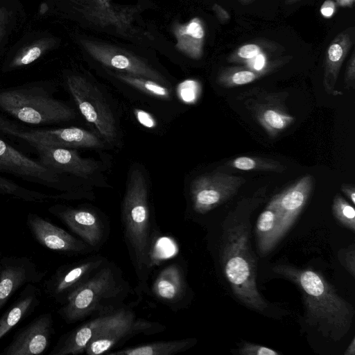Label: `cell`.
<instances>
[{
	"instance_id": "6da1fadb",
	"label": "cell",
	"mask_w": 355,
	"mask_h": 355,
	"mask_svg": "<svg viewBox=\"0 0 355 355\" xmlns=\"http://www.w3.org/2000/svg\"><path fill=\"white\" fill-rule=\"evenodd\" d=\"M266 188L242 198L225 216L219 243L221 268L234 295L245 306L263 312L268 304L257 286V262L250 242V216L266 198Z\"/></svg>"
},
{
	"instance_id": "7a4b0ae2",
	"label": "cell",
	"mask_w": 355,
	"mask_h": 355,
	"mask_svg": "<svg viewBox=\"0 0 355 355\" xmlns=\"http://www.w3.org/2000/svg\"><path fill=\"white\" fill-rule=\"evenodd\" d=\"M272 270L295 284L302 294L305 322L326 338L341 340L353 323L354 309L319 272L289 264Z\"/></svg>"
},
{
	"instance_id": "3957f363",
	"label": "cell",
	"mask_w": 355,
	"mask_h": 355,
	"mask_svg": "<svg viewBox=\"0 0 355 355\" xmlns=\"http://www.w3.org/2000/svg\"><path fill=\"white\" fill-rule=\"evenodd\" d=\"M125 241L141 291H145L151 268L152 229L148 189L143 172L131 170L121 207Z\"/></svg>"
},
{
	"instance_id": "277c9868",
	"label": "cell",
	"mask_w": 355,
	"mask_h": 355,
	"mask_svg": "<svg viewBox=\"0 0 355 355\" xmlns=\"http://www.w3.org/2000/svg\"><path fill=\"white\" fill-rule=\"evenodd\" d=\"M130 291L119 269L107 261L58 309L67 324L115 311Z\"/></svg>"
},
{
	"instance_id": "5b68a950",
	"label": "cell",
	"mask_w": 355,
	"mask_h": 355,
	"mask_svg": "<svg viewBox=\"0 0 355 355\" xmlns=\"http://www.w3.org/2000/svg\"><path fill=\"white\" fill-rule=\"evenodd\" d=\"M0 110L30 125H46L73 120L76 111L54 98L43 85H26L0 89Z\"/></svg>"
},
{
	"instance_id": "8992f818",
	"label": "cell",
	"mask_w": 355,
	"mask_h": 355,
	"mask_svg": "<svg viewBox=\"0 0 355 355\" xmlns=\"http://www.w3.org/2000/svg\"><path fill=\"white\" fill-rule=\"evenodd\" d=\"M0 132L23 140L31 145L50 147L103 148V142L94 134L77 127L27 128L0 116Z\"/></svg>"
},
{
	"instance_id": "52a82bcc",
	"label": "cell",
	"mask_w": 355,
	"mask_h": 355,
	"mask_svg": "<svg viewBox=\"0 0 355 355\" xmlns=\"http://www.w3.org/2000/svg\"><path fill=\"white\" fill-rule=\"evenodd\" d=\"M67 86L84 118L107 141L117 136L116 121L110 107L98 89L84 77L70 75Z\"/></svg>"
},
{
	"instance_id": "ba28073f",
	"label": "cell",
	"mask_w": 355,
	"mask_h": 355,
	"mask_svg": "<svg viewBox=\"0 0 355 355\" xmlns=\"http://www.w3.org/2000/svg\"><path fill=\"white\" fill-rule=\"evenodd\" d=\"M287 92L253 89L241 97L253 118L270 138H275L295 119L285 105Z\"/></svg>"
},
{
	"instance_id": "9c48e42d",
	"label": "cell",
	"mask_w": 355,
	"mask_h": 355,
	"mask_svg": "<svg viewBox=\"0 0 355 355\" xmlns=\"http://www.w3.org/2000/svg\"><path fill=\"white\" fill-rule=\"evenodd\" d=\"M165 327L158 322L137 318L127 307L123 313L98 334L87 346L88 355L106 354L127 339L137 335H151L163 331Z\"/></svg>"
},
{
	"instance_id": "30bf717a",
	"label": "cell",
	"mask_w": 355,
	"mask_h": 355,
	"mask_svg": "<svg viewBox=\"0 0 355 355\" xmlns=\"http://www.w3.org/2000/svg\"><path fill=\"white\" fill-rule=\"evenodd\" d=\"M245 179L223 172L215 171L197 177L190 187L193 210L204 214L235 196Z\"/></svg>"
},
{
	"instance_id": "8fae6325",
	"label": "cell",
	"mask_w": 355,
	"mask_h": 355,
	"mask_svg": "<svg viewBox=\"0 0 355 355\" xmlns=\"http://www.w3.org/2000/svg\"><path fill=\"white\" fill-rule=\"evenodd\" d=\"M107 261L103 256L93 255L61 266L44 282V291L55 302L62 305Z\"/></svg>"
},
{
	"instance_id": "7c38bea8",
	"label": "cell",
	"mask_w": 355,
	"mask_h": 355,
	"mask_svg": "<svg viewBox=\"0 0 355 355\" xmlns=\"http://www.w3.org/2000/svg\"><path fill=\"white\" fill-rule=\"evenodd\" d=\"M81 46L102 64L123 73L144 77L160 84H168L166 79L141 58L135 54L103 42L81 39Z\"/></svg>"
},
{
	"instance_id": "4fadbf2b",
	"label": "cell",
	"mask_w": 355,
	"mask_h": 355,
	"mask_svg": "<svg viewBox=\"0 0 355 355\" xmlns=\"http://www.w3.org/2000/svg\"><path fill=\"white\" fill-rule=\"evenodd\" d=\"M0 172L26 181L55 189H62L59 173L26 156L0 138Z\"/></svg>"
},
{
	"instance_id": "5bb4252c",
	"label": "cell",
	"mask_w": 355,
	"mask_h": 355,
	"mask_svg": "<svg viewBox=\"0 0 355 355\" xmlns=\"http://www.w3.org/2000/svg\"><path fill=\"white\" fill-rule=\"evenodd\" d=\"M26 224L37 242L50 250L69 255L87 254L94 250L80 239L36 214L27 216Z\"/></svg>"
},
{
	"instance_id": "9a60e30c",
	"label": "cell",
	"mask_w": 355,
	"mask_h": 355,
	"mask_svg": "<svg viewBox=\"0 0 355 355\" xmlns=\"http://www.w3.org/2000/svg\"><path fill=\"white\" fill-rule=\"evenodd\" d=\"M49 211L93 250H96L103 244L106 237L107 227L95 211L62 205H53L49 208Z\"/></svg>"
},
{
	"instance_id": "2e32d148",
	"label": "cell",
	"mask_w": 355,
	"mask_h": 355,
	"mask_svg": "<svg viewBox=\"0 0 355 355\" xmlns=\"http://www.w3.org/2000/svg\"><path fill=\"white\" fill-rule=\"evenodd\" d=\"M53 334L52 314L42 313L19 329L0 355L41 354L49 347Z\"/></svg>"
},
{
	"instance_id": "e0dca14e",
	"label": "cell",
	"mask_w": 355,
	"mask_h": 355,
	"mask_svg": "<svg viewBox=\"0 0 355 355\" xmlns=\"http://www.w3.org/2000/svg\"><path fill=\"white\" fill-rule=\"evenodd\" d=\"M313 187L314 178L307 174L271 199L277 208L279 216L278 242L295 223L305 207Z\"/></svg>"
},
{
	"instance_id": "ac0fdd59",
	"label": "cell",
	"mask_w": 355,
	"mask_h": 355,
	"mask_svg": "<svg viewBox=\"0 0 355 355\" xmlns=\"http://www.w3.org/2000/svg\"><path fill=\"white\" fill-rule=\"evenodd\" d=\"M0 310L18 289L40 282L46 274L25 256L3 257L0 258Z\"/></svg>"
},
{
	"instance_id": "d6986e66",
	"label": "cell",
	"mask_w": 355,
	"mask_h": 355,
	"mask_svg": "<svg viewBox=\"0 0 355 355\" xmlns=\"http://www.w3.org/2000/svg\"><path fill=\"white\" fill-rule=\"evenodd\" d=\"M126 307L93 317L61 336L50 355H77L83 354L98 334L116 320Z\"/></svg>"
},
{
	"instance_id": "ffe728a7",
	"label": "cell",
	"mask_w": 355,
	"mask_h": 355,
	"mask_svg": "<svg viewBox=\"0 0 355 355\" xmlns=\"http://www.w3.org/2000/svg\"><path fill=\"white\" fill-rule=\"evenodd\" d=\"M31 146L35 149L40 162L59 173L65 172L80 178H87L98 168V164L96 162L81 157L71 148L50 147L40 144Z\"/></svg>"
},
{
	"instance_id": "44dd1931",
	"label": "cell",
	"mask_w": 355,
	"mask_h": 355,
	"mask_svg": "<svg viewBox=\"0 0 355 355\" xmlns=\"http://www.w3.org/2000/svg\"><path fill=\"white\" fill-rule=\"evenodd\" d=\"M76 8L88 20L100 26H114L121 31L130 27L135 10L119 8L110 0H71Z\"/></svg>"
},
{
	"instance_id": "7402d4cb",
	"label": "cell",
	"mask_w": 355,
	"mask_h": 355,
	"mask_svg": "<svg viewBox=\"0 0 355 355\" xmlns=\"http://www.w3.org/2000/svg\"><path fill=\"white\" fill-rule=\"evenodd\" d=\"M354 27L339 33L328 46L324 65L323 85L329 94H338L335 89L342 64L354 41Z\"/></svg>"
},
{
	"instance_id": "603a6c76",
	"label": "cell",
	"mask_w": 355,
	"mask_h": 355,
	"mask_svg": "<svg viewBox=\"0 0 355 355\" xmlns=\"http://www.w3.org/2000/svg\"><path fill=\"white\" fill-rule=\"evenodd\" d=\"M188 286L182 268L177 263L168 265L155 277L152 291L157 300L167 305H176L183 300Z\"/></svg>"
},
{
	"instance_id": "cb8c5ba5",
	"label": "cell",
	"mask_w": 355,
	"mask_h": 355,
	"mask_svg": "<svg viewBox=\"0 0 355 355\" xmlns=\"http://www.w3.org/2000/svg\"><path fill=\"white\" fill-rule=\"evenodd\" d=\"M172 31L176 40L175 48L187 56L198 60L203 54L205 28L199 17L182 24L175 22Z\"/></svg>"
},
{
	"instance_id": "d4e9b609",
	"label": "cell",
	"mask_w": 355,
	"mask_h": 355,
	"mask_svg": "<svg viewBox=\"0 0 355 355\" xmlns=\"http://www.w3.org/2000/svg\"><path fill=\"white\" fill-rule=\"evenodd\" d=\"M40 302V293L35 284H26L19 296L0 318V340L21 320L29 316Z\"/></svg>"
},
{
	"instance_id": "484cf974",
	"label": "cell",
	"mask_w": 355,
	"mask_h": 355,
	"mask_svg": "<svg viewBox=\"0 0 355 355\" xmlns=\"http://www.w3.org/2000/svg\"><path fill=\"white\" fill-rule=\"evenodd\" d=\"M278 230V212L275 205L270 200L259 216L255 227V235L260 255L268 254L277 245Z\"/></svg>"
},
{
	"instance_id": "4316f807",
	"label": "cell",
	"mask_w": 355,
	"mask_h": 355,
	"mask_svg": "<svg viewBox=\"0 0 355 355\" xmlns=\"http://www.w3.org/2000/svg\"><path fill=\"white\" fill-rule=\"evenodd\" d=\"M196 338H184L168 341H157L128 347L109 355H173L188 350L196 345Z\"/></svg>"
},
{
	"instance_id": "83f0119b",
	"label": "cell",
	"mask_w": 355,
	"mask_h": 355,
	"mask_svg": "<svg viewBox=\"0 0 355 355\" xmlns=\"http://www.w3.org/2000/svg\"><path fill=\"white\" fill-rule=\"evenodd\" d=\"M50 39L37 40L21 49L3 68L4 71L26 67L39 59L53 45Z\"/></svg>"
},
{
	"instance_id": "f1b7e54d",
	"label": "cell",
	"mask_w": 355,
	"mask_h": 355,
	"mask_svg": "<svg viewBox=\"0 0 355 355\" xmlns=\"http://www.w3.org/2000/svg\"><path fill=\"white\" fill-rule=\"evenodd\" d=\"M225 165L241 171L283 173L287 168L275 159L256 156H239Z\"/></svg>"
},
{
	"instance_id": "f546056e",
	"label": "cell",
	"mask_w": 355,
	"mask_h": 355,
	"mask_svg": "<svg viewBox=\"0 0 355 355\" xmlns=\"http://www.w3.org/2000/svg\"><path fill=\"white\" fill-rule=\"evenodd\" d=\"M266 73L254 71L247 67H232L219 73L217 83L223 87H235L252 83Z\"/></svg>"
},
{
	"instance_id": "4dcf8cb0",
	"label": "cell",
	"mask_w": 355,
	"mask_h": 355,
	"mask_svg": "<svg viewBox=\"0 0 355 355\" xmlns=\"http://www.w3.org/2000/svg\"><path fill=\"white\" fill-rule=\"evenodd\" d=\"M114 76L121 81L148 95L163 99H169L171 97V92L166 85L155 80L123 72L115 73Z\"/></svg>"
},
{
	"instance_id": "1f68e13d",
	"label": "cell",
	"mask_w": 355,
	"mask_h": 355,
	"mask_svg": "<svg viewBox=\"0 0 355 355\" xmlns=\"http://www.w3.org/2000/svg\"><path fill=\"white\" fill-rule=\"evenodd\" d=\"M0 195H10L18 199L31 202H44L56 199V195L26 189L0 175Z\"/></svg>"
},
{
	"instance_id": "d6a6232c",
	"label": "cell",
	"mask_w": 355,
	"mask_h": 355,
	"mask_svg": "<svg viewBox=\"0 0 355 355\" xmlns=\"http://www.w3.org/2000/svg\"><path fill=\"white\" fill-rule=\"evenodd\" d=\"M332 213L335 218L345 227L355 232V209L354 205L347 202L340 194L333 200Z\"/></svg>"
},
{
	"instance_id": "836d02e7",
	"label": "cell",
	"mask_w": 355,
	"mask_h": 355,
	"mask_svg": "<svg viewBox=\"0 0 355 355\" xmlns=\"http://www.w3.org/2000/svg\"><path fill=\"white\" fill-rule=\"evenodd\" d=\"M263 51V48L260 44H245L237 48L232 54H230L227 60L230 62L246 63Z\"/></svg>"
},
{
	"instance_id": "e575fe53",
	"label": "cell",
	"mask_w": 355,
	"mask_h": 355,
	"mask_svg": "<svg viewBox=\"0 0 355 355\" xmlns=\"http://www.w3.org/2000/svg\"><path fill=\"white\" fill-rule=\"evenodd\" d=\"M338 258L340 264L352 276L355 277V245L341 249L338 252Z\"/></svg>"
},
{
	"instance_id": "d590c367",
	"label": "cell",
	"mask_w": 355,
	"mask_h": 355,
	"mask_svg": "<svg viewBox=\"0 0 355 355\" xmlns=\"http://www.w3.org/2000/svg\"><path fill=\"white\" fill-rule=\"evenodd\" d=\"M240 355H279L280 352L273 349L257 345L252 343L243 342L238 349Z\"/></svg>"
},
{
	"instance_id": "8d00e7d4",
	"label": "cell",
	"mask_w": 355,
	"mask_h": 355,
	"mask_svg": "<svg viewBox=\"0 0 355 355\" xmlns=\"http://www.w3.org/2000/svg\"><path fill=\"white\" fill-rule=\"evenodd\" d=\"M12 21V12L6 7L0 8V50L10 33ZM1 58V52H0Z\"/></svg>"
},
{
	"instance_id": "74e56055",
	"label": "cell",
	"mask_w": 355,
	"mask_h": 355,
	"mask_svg": "<svg viewBox=\"0 0 355 355\" xmlns=\"http://www.w3.org/2000/svg\"><path fill=\"white\" fill-rule=\"evenodd\" d=\"M245 64L247 67L256 71L267 73L272 69L271 67L268 65L267 57L263 51L256 55Z\"/></svg>"
},
{
	"instance_id": "f35d334b",
	"label": "cell",
	"mask_w": 355,
	"mask_h": 355,
	"mask_svg": "<svg viewBox=\"0 0 355 355\" xmlns=\"http://www.w3.org/2000/svg\"><path fill=\"white\" fill-rule=\"evenodd\" d=\"M345 84L347 89L354 88L355 85V53L352 52L348 61L345 75Z\"/></svg>"
},
{
	"instance_id": "ab89813d",
	"label": "cell",
	"mask_w": 355,
	"mask_h": 355,
	"mask_svg": "<svg viewBox=\"0 0 355 355\" xmlns=\"http://www.w3.org/2000/svg\"><path fill=\"white\" fill-rule=\"evenodd\" d=\"M336 6L334 0H325L320 8L321 15L326 18L332 17L336 12Z\"/></svg>"
},
{
	"instance_id": "60d3db41",
	"label": "cell",
	"mask_w": 355,
	"mask_h": 355,
	"mask_svg": "<svg viewBox=\"0 0 355 355\" xmlns=\"http://www.w3.org/2000/svg\"><path fill=\"white\" fill-rule=\"evenodd\" d=\"M212 10L220 23H227L230 19V13L222 6L218 3H214Z\"/></svg>"
},
{
	"instance_id": "b9f144b4",
	"label": "cell",
	"mask_w": 355,
	"mask_h": 355,
	"mask_svg": "<svg viewBox=\"0 0 355 355\" xmlns=\"http://www.w3.org/2000/svg\"><path fill=\"white\" fill-rule=\"evenodd\" d=\"M341 191L349 198L353 205H355V187L352 184H343Z\"/></svg>"
},
{
	"instance_id": "7bdbcfd3",
	"label": "cell",
	"mask_w": 355,
	"mask_h": 355,
	"mask_svg": "<svg viewBox=\"0 0 355 355\" xmlns=\"http://www.w3.org/2000/svg\"><path fill=\"white\" fill-rule=\"evenodd\" d=\"M336 5L340 7L351 8L353 6L355 0H334Z\"/></svg>"
},
{
	"instance_id": "ee69618b",
	"label": "cell",
	"mask_w": 355,
	"mask_h": 355,
	"mask_svg": "<svg viewBox=\"0 0 355 355\" xmlns=\"http://www.w3.org/2000/svg\"><path fill=\"white\" fill-rule=\"evenodd\" d=\"M344 355H355V339L352 340L349 346L344 352Z\"/></svg>"
},
{
	"instance_id": "f6af8a7d",
	"label": "cell",
	"mask_w": 355,
	"mask_h": 355,
	"mask_svg": "<svg viewBox=\"0 0 355 355\" xmlns=\"http://www.w3.org/2000/svg\"><path fill=\"white\" fill-rule=\"evenodd\" d=\"M285 1V3L286 5H291V4H293V3H295L298 1H300V0H284Z\"/></svg>"
},
{
	"instance_id": "bcb514c9",
	"label": "cell",
	"mask_w": 355,
	"mask_h": 355,
	"mask_svg": "<svg viewBox=\"0 0 355 355\" xmlns=\"http://www.w3.org/2000/svg\"><path fill=\"white\" fill-rule=\"evenodd\" d=\"M254 0H239V1L243 4V5H248L249 3H251Z\"/></svg>"
},
{
	"instance_id": "7dc6e473",
	"label": "cell",
	"mask_w": 355,
	"mask_h": 355,
	"mask_svg": "<svg viewBox=\"0 0 355 355\" xmlns=\"http://www.w3.org/2000/svg\"><path fill=\"white\" fill-rule=\"evenodd\" d=\"M0 268H1V267H0Z\"/></svg>"
}]
</instances>
